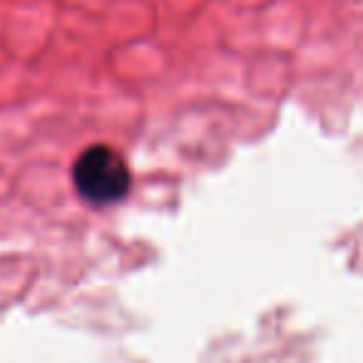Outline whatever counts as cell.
Here are the masks:
<instances>
[{
    "mask_svg": "<svg viewBox=\"0 0 363 363\" xmlns=\"http://www.w3.org/2000/svg\"><path fill=\"white\" fill-rule=\"evenodd\" d=\"M72 184L77 197L90 207H112L127 197L132 172L125 157L110 145H90L72 164Z\"/></svg>",
    "mask_w": 363,
    "mask_h": 363,
    "instance_id": "6da1fadb",
    "label": "cell"
}]
</instances>
